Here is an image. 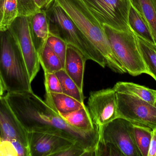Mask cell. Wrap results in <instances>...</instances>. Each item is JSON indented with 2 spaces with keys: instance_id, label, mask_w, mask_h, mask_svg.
<instances>
[{
  "instance_id": "obj_1",
  "label": "cell",
  "mask_w": 156,
  "mask_h": 156,
  "mask_svg": "<svg viewBox=\"0 0 156 156\" xmlns=\"http://www.w3.org/2000/svg\"><path fill=\"white\" fill-rule=\"evenodd\" d=\"M6 100L18 121L28 132H48L64 136L85 149L94 152L101 138V127L90 132L69 125L33 91L7 93Z\"/></svg>"
},
{
  "instance_id": "obj_2",
  "label": "cell",
  "mask_w": 156,
  "mask_h": 156,
  "mask_svg": "<svg viewBox=\"0 0 156 156\" xmlns=\"http://www.w3.org/2000/svg\"><path fill=\"white\" fill-rule=\"evenodd\" d=\"M104 58L106 67L119 74L126 73L113 52L103 26L82 0H56Z\"/></svg>"
},
{
  "instance_id": "obj_3",
  "label": "cell",
  "mask_w": 156,
  "mask_h": 156,
  "mask_svg": "<svg viewBox=\"0 0 156 156\" xmlns=\"http://www.w3.org/2000/svg\"><path fill=\"white\" fill-rule=\"evenodd\" d=\"M0 78L7 93L33 91L23 57L9 29L0 31Z\"/></svg>"
},
{
  "instance_id": "obj_4",
  "label": "cell",
  "mask_w": 156,
  "mask_h": 156,
  "mask_svg": "<svg viewBox=\"0 0 156 156\" xmlns=\"http://www.w3.org/2000/svg\"><path fill=\"white\" fill-rule=\"evenodd\" d=\"M46 11L51 32L62 38L68 45L80 50L87 60H92L103 68L106 67V61L101 54L56 0Z\"/></svg>"
},
{
  "instance_id": "obj_5",
  "label": "cell",
  "mask_w": 156,
  "mask_h": 156,
  "mask_svg": "<svg viewBox=\"0 0 156 156\" xmlns=\"http://www.w3.org/2000/svg\"><path fill=\"white\" fill-rule=\"evenodd\" d=\"M103 28L114 54L126 73L133 76L148 74L133 32L117 30L105 25Z\"/></svg>"
},
{
  "instance_id": "obj_6",
  "label": "cell",
  "mask_w": 156,
  "mask_h": 156,
  "mask_svg": "<svg viewBox=\"0 0 156 156\" xmlns=\"http://www.w3.org/2000/svg\"><path fill=\"white\" fill-rule=\"evenodd\" d=\"M88 10L103 26L123 31H132L128 18L130 0H82Z\"/></svg>"
},
{
  "instance_id": "obj_7",
  "label": "cell",
  "mask_w": 156,
  "mask_h": 156,
  "mask_svg": "<svg viewBox=\"0 0 156 156\" xmlns=\"http://www.w3.org/2000/svg\"><path fill=\"white\" fill-rule=\"evenodd\" d=\"M115 93L118 118L153 129L156 127L155 105L126 93Z\"/></svg>"
},
{
  "instance_id": "obj_8",
  "label": "cell",
  "mask_w": 156,
  "mask_h": 156,
  "mask_svg": "<svg viewBox=\"0 0 156 156\" xmlns=\"http://www.w3.org/2000/svg\"><path fill=\"white\" fill-rule=\"evenodd\" d=\"M101 127V139L112 143L124 156H142L133 135L131 123L117 118Z\"/></svg>"
},
{
  "instance_id": "obj_9",
  "label": "cell",
  "mask_w": 156,
  "mask_h": 156,
  "mask_svg": "<svg viewBox=\"0 0 156 156\" xmlns=\"http://www.w3.org/2000/svg\"><path fill=\"white\" fill-rule=\"evenodd\" d=\"M19 45L31 82L40 69L38 54L29 32L27 16H18L9 28Z\"/></svg>"
},
{
  "instance_id": "obj_10",
  "label": "cell",
  "mask_w": 156,
  "mask_h": 156,
  "mask_svg": "<svg viewBox=\"0 0 156 156\" xmlns=\"http://www.w3.org/2000/svg\"><path fill=\"white\" fill-rule=\"evenodd\" d=\"M87 108L94 122L99 126L118 118L116 93L113 88L91 92Z\"/></svg>"
},
{
  "instance_id": "obj_11",
  "label": "cell",
  "mask_w": 156,
  "mask_h": 156,
  "mask_svg": "<svg viewBox=\"0 0 156 156\" xmlns=\"http://www.w3.org/2000/svg\"><path fill=\"white\" fill-rule=\"evenodd\" d=\"M28 143L30 156H55L76 143L58 134L33 132H28Z\"/></svg>"
},
{
  "instance_id": "obj_12",
  "label": "cell",
  "mask_w": 156,
  "mask_h": 156,
  "mask_svg": "<svg viewBox=\"0 0 156 156\" xmlns=\"http://www.w3.org/2000/svg\"><path fill=\"white\" fill-rule=\"evenodd\" d=\"M15 140L29 147L28 132L12 110L5 96H0V140Z\"/></svg>"
},
{
  "instance_id": "obj_13",
  "label": "cell",
  "mask_w": 156,
  "mask_h": 156,
  "mask_svg": "<svg viewBox=\"0 0 156 156\" xmlns=\"http://www.w3.org/2000/svg\"><path fill=\"white\" fill-rule=\"evenodd\" d=\"M29 32L37 52L45 44L50 33V24L46 10L39 11L27 16Z\"/></svg>"
},
{
  "instance_id": "obj_14",
  "label": "cell",
  "mask_w": 156,
  "mask_h": 156,
  "mask_svg": "<svg viewBox=\"0 0 156 156\" xmlns=\"http://www.w3.org/2000/svg\"><path fill=\"white\" fill-rule=\"evenodd\" d=\"M87 60L80 50L70 45H68L64 69L82 91L83 90V76Z\"/></svg>"
},
{
  "instance_id": "obj_15",
  "label": "cell",
  "mask_w": 156,
  "mask_h": 156,
  "mask_svg": "<svg viewBox=\"0 0 156 156\" xmlns=\"http://www.w3.org/2000/svg\"><path fill=\"white\" fill-rule=\"evenodd\" d=\"M45 102L59 114L71 112L85 106L84 103L63 93H46Z\"/></svg>"
},
{
  "instance_id": "obj_16",
  "label": "cell",
  "mask_w": 156,
  "mask_h": 156,
  "mask_svg": "<svg viewBox=\"0 0 156 156\" xmlns=\"http://www.w3.org/2000/svg\"><path fill=\"white\" fill-rule=\"evenodd\" d=\"M59 115L69 125L80 131L90 132L100 127L94 122L86 106L71 112Z\"/></svg>"
},
{
  "instance_id": "obj_17",
  "label": "cell",
  "mask_w": 156,
  "mask_h": 156,
  "mask_svg": "<svg viewBox=\"0 0 156 156\" xmlns=\"http://www.w3.org/2000/svg\"><path fill=\"white\" fill-rule=\"evenodd\" d=\"M115 92L139 98L156 106V90L135 83L118 82L113 87Z\"/></svg>"
},
{
  "instance_id": "obj_18",
  "label": "cell",
  "mask_w": 156,
  "mask_h": 156,
  "mask_svg": "<svg viewBox=\"0 0 156 156\" xmlns=\"http://www.w3.org/2000/svg\"><path fill=\"white\" fill-rule=\"evenodd\" d=\"M128 21L130 29L135 34L148 42L155 43L147 22L132 5L129 10Z\"/></svg>"
},
{
  "instance_id": "obj_19",
  "label": "cell",
  "mask_w": 156,
  "mask_h": 156,
  "mask_svg": "<svg viewBox=\"0 0 156 156\" xmlns=\"http://www.w3.org/2000/svg\"><path fill=\"white\" fill-rule=\"evenodd\" d=\"M135 35L142 58L148 71V75L156 82V44Z\"/></svg>"
},
{
  "instance_id": "obj_20",
  "label": "cell",
  "mask_w": 156,
  "mask_h": 156,
  "mask_svg": "<svg viewBox=\"0 0 156 156\" xmlns=\"http://www.w3.org/2000/svg\"><path fill=\"white\" fill-rule=\"evenodd\" d=\"M147 22L156 44V0H130Z\"/></svg>"
},
{
  "instance_id": "obj_21",
  "label": "cell",
  "mask_w": 156,
  "mask_h": 156,
  "mask_svg": "<svg viewBox=\"0 0 156 156\" xmlns=\"http://www.w3.org/2000/svg\"><path fill=\"white\" fill-rule=\"evenodd\" d=\"M37 54L44 72L56 73L64 69V65L59 57L46 43Z\"/></svg>"
},
{
  "instance_id": "obj_22",
  "label": "cell",
  "mask_w": 156,
  "mask_h": 156,
  "mask_svg": "<svg viewBox=\"0 0 156 156\" xmlns=\"http://www.w3.org/2000/svg\"><path fill=\"white\" fill-rule=\"evenodd\" d=\"M18 16L16 0H0V31L9 29Z\"/></svg>"
},
{
  "instance_id": "obj_23",
  "label": "cell",
  "mask_w": 156,
  "mask_h": 156,
  "mask_svg": "<svg viewBox=\"0 0 156 156\" xmlns=\"http://www.w3.org/2000/svg\"><path fill=\"white\" fill-rule=\"evenodd\" d=\"M131 128L136 144L141 155L148 156L153 129L147 126L132 123H131Z\"/></svg>"
},
{
  "instance_id": "obj_24",
  "label": "cell",
  "mask_w": 156,
  "mask_h": 156,
  "mask_svg": "<svg viewBox=\"0 0 156 156\" xmlns=\"http://www.w3.org/2000/svg\"><path fill=\"white\" fill-rule=\"evenodd\" d=\"M55 74L60 81L63 93L74 98L80 102L84 103L83 92L80 90L76 82L68 75L65 70L62 69L56 72Z\"/></svg>"
},
{
  "instance_id": "obj_25",
  "label": "cell",
  "mask_w": 156,
  "mask_h": 156,
  "mask_svg": "<svg viewBox=\"0 0 156 156\" xmlns=\"http://www.w3.org/2000/svg\"><path fill=\"white\" fill-rule=\"evenodd\" d=\"M0 156H30L29 147L15 140H0Z\"/></svg>"
},
{
  "instance_id": "obj_26",
  "label": "cell",
  "mask_w": 156,
  "mask_h": 156,
  "mask_svg": "<svg viewBox=\"0 0 156 156\" xmlns=\"http://www.w3.org/2000/svg\"><path fill=\"white\" fill-rule=\"evenodd\" d=\"M46 44L59 57L64 65L68 44L59 36L50 31Z\"/></svg>"
},
{
  "instance_id": "obj_27",
  "label": "cell",
  "mask_w": 156,
  "mask_h": 156,
  "mask_svg": "<svg viewBox=\"0 0 156 156\" xmlns=\"http://www.w3.org/2000/svg\"><path fill=\"white\" fill-rule=\"evenodd\" d=\"M95 156H124L121 151L112 143L105 142L100 138L94 150Z\"/></svg>"
},
{
  "instance_id": "obj_28",
  "label": "cell",
  "mask_w": 156,
  "mask_h": 156,
  "mask_svg": "<svg viewBox=\"0 0 156 156\" xmlns=\"http://www.w3.org/2000/svg\"><path fill=\"white\" fill-rule=\"evenodd\" d=\"M46 93H63L60 81L55 73L44 72Z\"/></svg>"
},
{
  "instance_id": "obj_29",
  "label": "cell",
  "mask_w": 156,
  "mask_h": 156,
  "mask_svg": "<svg viewBox=\"0 0 156 156\" xmlns=\"http://www.w3.org/2000/svg\"><path fill=\"white\" fill-rule=\"evenodd\" d=\"M18 16H28L40 10L34 0H16Z\"/></svg>"
},
{
  "instance_id": "obj_30",
  "label": "cell",
  "mask_w": 156,
  "mask_h": 156,
  "mask_svg": "<svg viewBox=\"0 0 156 156\" xmlns=\"http://www.w3.org/2000/svg\"><path fill=\"white\" fill-rule=\"evenodd\" d=\"M86 152L81 147L75 143L58 152L55 156H83Z\"/></svg>"
},
{
  "instance_id": "obj_31",
  "label": "cell",
  "mask_w": 156,
  "mask_h": 156,
  "mask_svg": "<svg viewBox=\"0 0 156 156\" xmlns=\"http://www.w3.org/2000/svg\"><path fill=\"white\" fill-rule=\"evenodd\" d=\"M147 156H156V127L153 129Z\"/></svg>"
},
{
  "instance_id": "obj_32",
  "label": "cell",
  "mask_w": 156,
  "mask_h": 156,
  "mask_svg": "<svg viewBox=\"0 0 156 156\" xmlns=\"http://www.w3.org/2000/svg\"><path fill=\"white\" fill-rule=\"evenodd\" d=\"M55 0H34L36 4L40 9L48 10L55 2Z\"/></svg>"
},
{
  "instance_id": "obj_33",
  "label": "cell",
  "mask_w": 156,
  "mask_h": 156,
  "mask_svg": "<svg viewBox=\"0 0 156 156\" xmlns=\"http://www.w3.org/2000/svg\"><path fill=\"white\" fill-rule=\"evenodd\" d=\"M5 91V90L3 83L2 81L1 78H0V96H3V94H4Z\"/></svg>"
}]
</instances>
